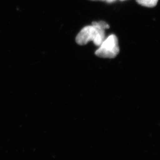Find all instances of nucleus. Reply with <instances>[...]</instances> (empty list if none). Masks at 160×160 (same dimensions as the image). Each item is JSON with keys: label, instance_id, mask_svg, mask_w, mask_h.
Listing matches in <instances>:
<instances>
[{"label": "nucleus", "instance_id": "20e7f679", "mask_svg": "<svg viewBox=\"0 0 160 160\" xmlns=\"http://www.w3.org/2000/svg\"><path fill=\"white\" fill-rule=\"evenodd\" d=\"M116 0H106L105 1H106L108 3H112L113 2L115 1Z\"/></svg>", "mask_w": 160, "mask_h": 160}, {"label": "nucleus", "instance_id": "423d86ee", "mask_svg": "<svg viewBox=\"0 0 160 160\" xmlns=\"http://www.w3.org/2000/svg\"><path fill=\"white\" fill-rule=\"evenodd\" d=\"M121 1H123V0H121Z\"/></svg>", "mask_w": 160, "mask_h": 160}, {"label": "nucleus", "instance_id": "f257e3e1", "mask_svg": "<svg viewBox=\"0 0 160 160\" xmlns=\"http://www.w3.org/2000/svg\"><path fill=\"white\" fill-rule=\"evenodd\" d=\"M109 25L103 21L94 22L92 25L82 28L76 37V42L80 45H84L92 41L96 46H99L105 39V30Z\"/></svg>", "mask_w": 160, "mask_h": 160}, {"label": "nucleus", "instance_id": "39448f33", "mask_svg": "<svg viewBox=\"0 0 160 160\" xmlns=\"http://www.w3.org/2000/svg\"><path fill=\"white\" fill-rule=\"evenodd\" d=\"M92 1H105L106 0H92Z\"/></svg>", "mask_w": 160, "mask_h": 160}, {"label": "nucleus", "instance_id": "f03ea898", "mask_svg": "<svg viewBox=\"0 0 160 160\" xmlns=\"http://www.w3.org/2000/svg\"><path fill=\"white\" fill-rule=\"evenodd\" d=\"M120 52L117 37L111 34L102 42L95 54L98 57L103 58H114Z\"/></svg>", "mask_w": 160, "mask_h": 160}, {"label": "nucleus", "instance_id": "7ed1b4c3", "mask_svg": "<svg viewBox=\"0 0 160 160\" xmlns=\"http://www.w3.org/2000/svg\"><path fill=\"white\" fill-rule=\"evenodd\" d=\"M158 1L159 0H136V2L142 6L153 8L157 5Z\"/></svg>", "mask_w": 160, "mask_h": 160}]
</instances>
